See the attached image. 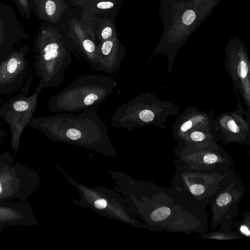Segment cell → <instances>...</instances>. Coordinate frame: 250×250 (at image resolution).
<instances>
[{
	"label": "cell",
	"mask_w": 250,
	"mask_h": 250,
	"mask_svg": "<svg viewBox=\"0 0 250 250\" xmlns=\"http://www.w3.org/2000/svg\"><path fill=\"white\" fill-rule=\"evenodd\" d=\"M43 88L39 83L32 95L23 93L15 94L5 101L0 107V117L10 127L11 147L15 153L20 150L21 134L33 118L38 104V98Z\"/></svg>",
	"instance_id": "9c48e42d"
},
{
	"label": "cell",
	"mask_w": 250,
	"mask_h": 250,
	"mask_svg": "<svg viewBox=\"0 0 250 250\" xmlns=\"http://www.w3.org/2000/svg\"><path fill=\"white\" fill-rule=\"evenodd\" d=\"M174 153L182 166L193 170L226 172L234 163L232 157L217 143L177 144Z\"/></svg>",
	"instance_id": "ba28073f"
},
{
	"label": "cell",
	"mask_w": 250,
	"mask_h": 250,
	"mask_svg": "<svg viewBox=\"0 0 250 250\" xmlns=\"http://www.w3.org/2000/svg\"><path fill=\"white\" fill-rule=\"evenodd\" d=\"M37 223L29 202H0V232L8 226L33 227Z\"/></svg>",
	"instance_id": "9a60e30c"
},
{
	"label": "cell",
	"mask_w": 250,
	"mask_h": 250,
	"mask_svg": "<svg viewBox=\"0 0 250 250\" xmlns=\"http://www.w3.org/2000/svg\"><path fill=\"white\" fill-rule=\"evenodd\" d=\"M101 42L108 40L116 34L114 29L110 25L104 26L97 33Z\"/></svg>",
	"instance_id": "7402d4cb"
},
{
	"label": "cell",
	"mask_w": 250,
	"mask_h": 250,
	"mask_svg": "<svg viewBox=\"0 0 250 250\" xmlns=\"http://www.w3.org/2000/svg\"><path fill=\"white\" fill-rule=\"evenodd\" d=\"M44 133L50 139L72 142L101 141L107 138V127L96 108L79 114L61 113L32 118L27 125Z\"/></svg>",
	"instance_id": "3957f363"
},
{
	"label": "cell",
	"mask_w": 250,
	"mask_h": 250,
	"mask_svg": "<svg viewBox=\"0 0 250 250\" xmlns=\"http://www.w3.org/2000/svg\"><path fill=\"white\" fill-rule=\"evenodd\" d=\"M180 108L175 104L159 99L145 92L118 106L110 118V125L128 130L146 125L165 129L168 116L178 114Z\"/></svg>",
	"instance_id": "5b68a950"
},
{
	"label": "cell",
	"mask_w": 250,
	"mask_h": 250,
	"mask_svg": "<svg viewBox=\"0 0 250 250\" xmlns=\"http://www.w3.org/2000/svg\"><path fill=\"white\" fill-rule=\"evenodd\" d=\"M245 187L239 175L235 174L212 197L209 206L211 212L210 227L231 230L239 212L238 205L245 193Z\"/></svg>",
	"instance_id": "8fae6325"
},
{
	"label": "cell",
	"mask_w": 250,
	"mask_h": 250,
	"mask_svg": "<svg viewBox=\"0 0 250 250\" xmlns=\"http://www.w3.org/2000/svg\"><path fill=\"white\" fill-rule=\"evenodd\" d=\"M236 224L237 231L244 238L250 236V213L245 212L242 216V220L239 221H234Z\"/></svg>",
	"instance_id": "ffe728a7"
},
{
	"label": "cell",
	"mask_w": 250,
	"mask_h": 250,
	"mask_svg": "<svg viewBox=\"0 0 250 250\" xmlns=\"http://www.w3.org/2000/svg\"><path fill=\"white\" fill-rule=\"evenodd\" d=\"M175 172L171 186L184 194L195 204L206 207L217 191L235 174L230 167L226 172L196 170L174 161Z\"/></svg>",
	"instance_id": "8992f818"
},
{
	"label": "cell",
	"mask_w": 250,
	"mask_h": 250,
	"mask_svg": "<svg viewBox=\"0 0 250 250\" xmlns=\"http://www.w3.org/2000/svg\"><path fill=\"white\" fill-rule=\"evenodd\" d=\"M125 55V49L120 42L117 34L101 42L97 49L99 71L116 73Z\"/></svg>",
	"instance_id": "e0dca14e"
},
{
	"label": "cell",
	"mask_w": 250,
	"mask_h": 250,
	"mask_svg": "<svg viewBox=\"0 0 250 250\" xmlns=\"http://www.w3.org/2000/svg\"><path fill=\"white\" fill-rule=\"evenodd\" d=\"M163 33L154 55L164 53L169 74L178 50L214 11L221 0H159Z\"/></svg>",
	"instance_id": "6da1fadb"
},
{
	"label": "cell",
	"mask_w": 250,
	"mask_h": 250,
	"mask_svg": "<svg viewBox=\"0 0 250 250\" xmlns=\"http://www.w3.org/2000/svg\"><path fill=\"white\" fill-rule=\"evenodd\" d=\"M197 237L213 239L217 240H232L244 238L237 230L231 231V230H225L221 229L218 231H214L209 232H206L201 234Z\"/></svg>",
	"instance_id": "d6986e66"
},
{
	"label": "cell",
	"mask_w": 250,
	"mask_h": 250,
	"mask_svg": "<svg viewBox=\"0 0 250 250\" xmlns=\"http://www.w3.org/2000/svg\"><path fill=\"white\" fill-rule=\"evenodd\" d=\"M95 207L99 209L105 208L107 206V202L104 199L97 200L94 203Z\"/></svg>",
	"instance_id": "603a6c76"
},
{
	"label": "cell",
	"mask_w": 250,
	"mask_h": 250,
	"mask_svg": "<svg viewBox=\"0 0 250 250\" xmlns=\"http://www.w3.org/2000/svg\"><path fill=\"white\" fill-rule=\"evenodd\" d=\"M215 120L212 111L207 112L196 107H187L173 123L171 132L179 142L190 131L210 124Z\"/></svg>",
	"instance_id": "2e32d148"
},
{
	"label": "cell",
	"mask_w": 250,
	"mask_h": 250,
	"mask_svg": "<svg viewBox=\"0 0 250 250\" xmlns=\"http://www.w3.org/2000/svg\"><path fill=\"white\" fill-rule=\"evenodd\" d=\"M74 45L64 40L52 23H42L34 40V67L44 88L63 82Z\"/></svg>",
	"instance_id": "7a4b0ae2"
},
{
	"label": "cell",
	"mask_w": 250,
	"mask_h": 250,
	"mask_svg": "<svg viewBox=\"0 0 250 250\" xmlns=\"http://www.w3.org/2000/svg\"><path fill=\"white\" fill-rule=\"evenodd\" d=\"M28 39L23 24L10 5L0 2V62L12 52L15 45Z\"/></svg>",
	"instance_id": "5bb4252c"
},
{
	"label": "cell",
	"mask_w": 250,
	"mask_h": 250,
	"mask_svg": "<svg viewBox=\"0 0 250 250\" xmlns=\"http://www.w3.org/2000/svg\"><path fill=\"white\" fill-rule=\"evenodd\" d=\"M39 184L33 168L16 162L9 150L0 154V202L26 201Z\"/></svg>",
	"instance_id": "52a82bcc"
},
{
	"label": "cell",
	"mask_w": 250,
	"mask_h": 250,
	"mask_svg": "<svg viewBox=\"0 0 250 250\" xmlns=\"http://www.w3.org/2000/svg\"><path fill=\"white\" fill-rule=\"evenodd\" d=\"M6 132L4 130L1 129L0 128V143L2 141L3 138L6 136Z\"/></svg>",
	"instance_id": "cb8c5ba5"
},
{
	"label": "cell",
	"mask_w": 250,
	"mask_h": 250,
	"mask_svg": "<svg viewBox=\"0 0 250 250\" xmlns=\"http://www.w3.org/2000/svg\"><path fill=\"white\" fill-rule=\"evenodd\" d=\"M225 66L230 76L234 92L239 93L248 109L250 107V63L245 42L230 38L225 47Z\"/></svg>",
	"instance_id": "7c38bea8"
},
{
	"label": "cell",
	"mask_w": 250,
	"mask_h": 250,
	"mask_svg": "<svg viewBox=\"0 0 250 250\" xmlns=\"http://www.w3.org/2000/svg\"><path fill=\"white\" fill-rule=\"evenodd\" d=\"M29 53V46L24 44L0 62V96L28 93L32 80Z\"/></svg>",
	"instance_id": "30bf717a"
},
{
	"label": "cell",
	"mask_w": 250,
	"mask_h": 250,
	"mask_svg": "<svg viewBox=\"0 0 250 250\" xmlns=\"http://www.w3.org/2000/svg\"><path fill=\"white\" fill-rule=\"evenodd\" d=\"M116 82L103 75L81 76L48 101L53 112H77L95 108L112 93Z\"/></svg>",
	"instance_id": "277c9868"
},
{
	"label": "cell",
	"mask_w": 250,
	"mask_h": 250,
	"mask_svg": "<svg viewBox=\"0 0 250 250\" xmlns=\"http://www.w3.org/2000/svg\"><path fill=\"white\" fill-rule=\"evenodd\" d=\"M20 13L27 20H30L32 10V0H12Z\"/></svg>",
	"instance_id": "44dd1931"
},
{
	"label": "cell",
	"mask_w": 250,
	"mask_h": 250,
	"mask_svg": "<svg viewBox=\"0 0 250 250\" xmlns=\"http://www.w3.org/2000/svg\"><path fill=\"white\" fill-rule=\"evenodd\" d=\"M237 100V110L223 113L216 118L218 141L224 145L232 143L249 145L250 143V119L245 120L243 117L246 112Z\"/></svg>",
	"instance_id": "4fadbf2b"
},
{
	"label": "cell",
	"mask_w": 250,
	"mask_h": 250,
	"mask_svg": "<svg viewBox=\"0 0 250 250\" xmlns=\"http://www.w3.org/2000/svg\"><path fill=\"white\" fill-rule=\"evenodd\" d=\"M32 10L39 20L55 23L61 12V0H32Z\"/></svg>",
	"instance_id": "ac0fdd59"
}]
</instances>
